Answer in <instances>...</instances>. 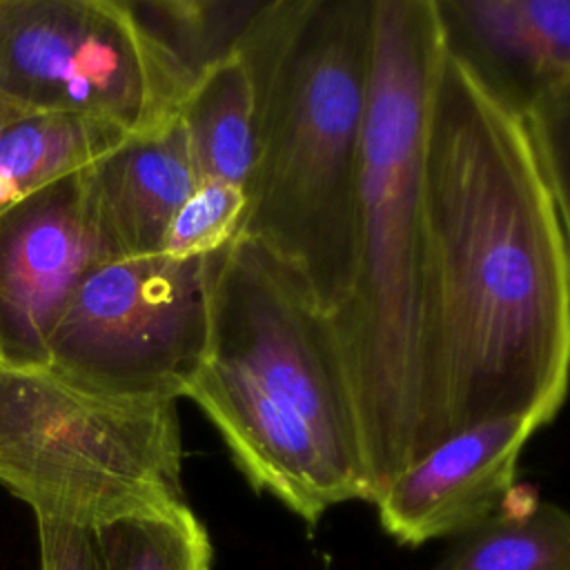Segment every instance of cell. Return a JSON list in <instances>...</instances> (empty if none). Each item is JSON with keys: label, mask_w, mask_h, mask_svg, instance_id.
Returning <instances> with one entry per match:
<instances>
[{"label": "cell", "mask_w": 570, "mask_h": 570, "mask_svg": "<svg viewBox=\"0 0 570 570\" xmlns=\"http://www.w3.org/2000/svg\"><path fill=\"white\" fill-rule=\"evenodd\" d=\"M89 167V165H87ZM114 258L85 167L0 214V365L47 367L51 334L82 274Z\"/></svg>", "instance_id": "ba28073f"}, {"label": "cell", "mask_w": 570, "mask_h": 570, "mask_svg": "<svg viewBox=\"0 0 570 570\" xmlns=\"http://www.w3.org/2000/svg\"><path fill=\"white\" fill-rule=\"evenodd\" d=\"M450 541L430 570H570V510L514 488L494 514Z\"/></svg>", "instance_id": "4fadbf2b"}, {"label": "cell", "mask_w": 570, "mask_h": 570, "mask_svg": "<svg viewBox=\"0 0 570 570\" xmlns=\"http://www.w3.org/2000/svg\"><path fill=\"white\" fill-rule=\"evenodd\" d=\"M176 403L0 365V483L36 519L87 528L187 503Z\"/></svg>", "instance_id": "5b68a950"}, {"label": "cell", "mask_w": 570, "mask_h": 570, "mask_svg": "<svg viewBox=\"0 0 570 570\" xmlns=\"http://www.w3.org/2000/svg\"><path fill=\"white\" fill-rule=\"evenodd\" d=\"M428 325L443 439L570 385V276L523 114L443 49L423 136Z\"/></svg>", "instance_id": "6da1fadb"}, {"label": "cell", "mask_w": 570, "mask_h": 570, "mask_svg": "<svg viewBox=\"0 0 570 570\" xmlns=\"http://www.w3.org/2000/svg\"><path fill=\"white\" fill-rule=\"evenodd\" d=\"M129 136L107 122L62 114H27L0 136V214L49 183L73 174Z\"/></svg>", "instance_id": "5bb4252c"}, {"label": "cell", "mask_w": 570, "mask_h": 570, "mask_svg": "<svg viewBox=\"0 0 570 570\" xmlns=\"http://www.w3.org/2000/svg\"><path fill=\"white\" fill-rule=\"evenodd\" d=\"M178 120L198 180L247 189L256 160V91L236 49L198 73L178 107Z\"/></svg>", "instance_id": "7c38bea8"}, {"label": "cell", "mask_w": 570, "mask_h": 570, "mask_svg": "<svg viewBox=\"0 0 570 570\" xmlns=\"http://www.w3.org/2000/svg\"><path fill=\"white\" fill-rule=\"evenodd\" d=\"M443 49L436 0L372 2L354 287L330 323L354 394L374 499L443 441L423 220V136Z\"/></svg>", "instance_id": "7a4b0ae2"}, {"label": "cell", "mask_w": 570, "mask_h": 570, "mask_svg": "<svg viewBox=\"0 0 570 570\" xmlns=\"http://www.w3.org/2000/svg\"><path fill=\"white\" fill-rule=\"evenodd\" d=\"M85 176L114 258L158 254L171 216L200 183L178 118L158 134L129 136L85 167Z\"/></svg>", "instance_id": "8fae6325"}, {"label": "cell", "mask_w": 570, "mask_h": 570, "mask_svg": "<svg viewBox=\"0 0 570 570\" xmlns=\"http://www.w3.org/2000/svg\"><path fill=\"white\" fill-rule=\"evenodd\" d=\"M212 256L109 258L78 281L49 341V367L125 396L185 399L209 334Z\"/></svg>", "instance_id": "52a82bcc"}, {"label": "cell", "mask_w": 570, "mask_h": 570, "mask_svg": "<svg viewBox=\"0 0 570 570\" xmlns=\"http://www.w3.org/2000/svg\"><path fill=\"white\" fill-rule=\"evenodd\" d=\"M40 570H102L96 532L58 519H36Z\"/></svg>", "instance_id": "ac0fdd59"}, {"label": "cell", "mask_w": 570, "mask_h": 570, "mask_svg": "<svg viewBox=\"0 0 570 570\" xmlns=\"http://www.w3.org/2000/svg\"><path fill=\"white\" fill-rule=\"evenodd\" d=\"M102 570H212L214 548L187 503L94 528Z\"/></svg>", "instance_id": "9a60e30c"}, {"label": "cell", "mask_w": 570, "mask_h": 570, "mask_svg": "<svg viewBox=\"0 0 570 570\" xmlns=\"http://www.w3.org/2000/svg\"><path fill=\"white\" fill-rule=\"evenodd\" d=\"M245 189L218 180H200L169 220L163 254L205 258L225 249L243 229Z\"/></svg>", "instance_id": "2e32d148"}, {"label": "cell", "mask_w": 570, "mask_h": 570, "mask_svg": "<svg viewBox=\"0 0 570 570\" xmlns=\"http://www.w3.org/2000/svg\"><path fill=\"white\" fill-rule=\"evenodd\" d=\"M521 114L557 209L570 276V82L541 96Z\"/></svg>", "instance_id": "e0dca14e"}, {"label": "cell", "mask_w": 570, "mask_h": 570, "mask_svg": "<svg viewBox=\"0 0 570 570\" xmlns=\"http://www.w3.org/2000/svg\"><path fill=\"white\" fill-rule=\"evenodd\" d=\"M22 116H27V114L0 100V136H2V134H4V131H7V129H9L18 118H22Z\"/></svg>", "instance_id": "d6986e66"}, {"label": "cell", "mask_w": 570, "mask_h": 570, "mask_svg": "<svg viewBox=\"0 0 570 570\" xmlns=\"http://www.w3.org/2000/svg\"><path fill=\"white\" fill-rule=\"evenodd\" d=\"M539 428L534 416L512 414L443 439L374 499L381 528L401 546H423L485 521L514 490L519 454Z\"/></svg>", "instance_id": "9c48e42d"}, {"label": "cell", "mask_w": 570, "mask_h": 570, "mask_svg": "<svg viewBox=\"0 0 570 570\" xmlns=\"http://www.w3.org/2000/svg\"><path fill=\"white\" fill-rule=\"evenodd\" d=\"M445 45L523 111L570 82V0H436Z\"/></svg>", "instance_id": "30bf717a"}, {"label": "cell", "mask_w": 570, "mask_h": 570, "mask_svg": "<svg viewBox=\"0 0 570 570\" xmlns=\"http://www.w3.org/2000/svg\"><path fill=\"white\" fill-rule=\"evenodd\" d=\"M194 73L131 0H0V100L151 136L178 118Z\"/></svg>", "instance_id": "8992f818"}, {"label": "cell", "mask_w": 570, "mask_h": 570, "mask_svg": "<svg viewBox=\"0 0 570 570\" xmlns=\"http://www.w3.org/2000/svg\"><path fill=\"white\" fill-rule=\"evenodd\" d=\"M185 399L218 430L247 483L305 523L345 501L372 503L332 323L247 236L212 256L207 350Z\"/></svg>", "instance_id": "277c9868"}, {"label": "cell", "mask_w": 570, "mask_h": 570, "mask_svg": "<svg viewBox=\"0 0 570 570\" xmlns=\"http://www.w3.org/2000/svg\"><path fill=\"white\" fill-rule=\"evenodd\" d=\"M372 2H256L234 45L256 91V160L240 236L258 243L330 321L354 287Z\"/></svg>", "instance_id": "3957f363"}]
</instances>
